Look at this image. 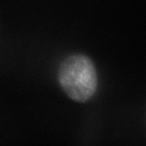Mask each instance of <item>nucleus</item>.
Here are the masks:
<instances>
[{
	"mask_svg": "<svg viewBox=\"0 0 146 146\" xmlns=\"http://www.w3.org/2000/svg\"><path fill=\"white\" fill-rule=\"evenodd\" d=\"M58 83L64 93L75 102H86L98 88V74L88 56L76 54L67 57L58 68Z\"/></svg>",
	"mask_w": 146,
	"mask_h": 146,
	"instance_id": "obj_1",
	"label": "nucleus"
}]
</instances>
